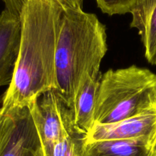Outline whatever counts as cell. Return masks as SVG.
Wrapping results in <instances>:
<instances>
[{
  "mask_svg": "<svg viewBox=\"0 0 156 156\" xmlns=\"http://www.w3.org/2000/svg\"><path fill=\"white\" fill-rule=\"evenodd\" d=\"M97 7L106 15H124L130 13L136 0H95Z\"/></svg>",
  "mask_w": 156,
  "mask_h": 156,
  "instance_id": "cell-12",
  "label": "cell"
},
{
  "mask_svg": "<svg viewBox=\"0 0 156 156\" xmlns=\"http://www.w3.org/2000/svg\"><path fill=\"white\" fill-rule=\"evenodd\" d=\"M64 6L59 0H27L19 15V50L0 110L28 108L41 94L56 90L55 53Z\"/></svg>",
  "mask_w": 156,
  "mask_h": 156,
  "instance_id": "cell-1",
  "label": "cell"
},
{
  "mask_svg": "<svg viewBox=\"0 0 156 156\" xmlns=\"http://www.w3.org/2000/svg\"><path fill=\"white\" fill-rule=\"evenodd\" d=\"M101 75H87L76 92L73 108L76 130L86 136L95 124V108Z\"/></svg>",
  "mask_w": 156,
  "mask_h": 156,
  "instance_id": "cell-9",
  "label": "cell"
},
{
  "mask_svg": "<svg viewBox=\"0 0 156 156\" xmlns=\"http://www.w3.org/2000/svg\"><path fill=\"white\" fill-rule=\"evenodd\" d=\"M154 86H155V88H156V79H155V82H154Z\"/></svg>",
  "mask_w": 156,
  "mask_h": 156,
  "instance_id": "cell-17",
  "label": "cell"
},
{
  "mask_svg": "<svg viewBox=\"0 0 156 156\" xmlns=\"http://www.w3.org/2000/svg\"><path fill=\"white\" fill-rule=\"evenodd\" d=\"M130 14V27L140 35L147 61L156 65V0H136Z\"/></svg>",
  "mask_w": 156,
  "mask_h": 156,
  "instance_id": "cell-8",
  "label": "cell"
},
{
  "mask_svg": "<svg viewBox=\"0 0 156 156\" xmlns=\"http://www.w3.org/2000/svg\"><path fill=\"white\" fill-rule=\"evenodd\" d=\"M28 108L42 150L69 136L80 134L75 128L73 110L56 90L43 93Z\"/></svg>",
  "mask_w": 156,
  "mask_h": 156,
  "instance_id": "cell-4",
  "label": "cell"
},
{
  "mask_svg": "<svg viewBox=\"0 0 156 156\" xmlns=\"http://www.w3.org/2000/svg\"><path fill=\"white\" fill-rule=\"evenodd\" d=\"M64 7L74 8V9H83L84 0H59Z\"/></svg>",
  "mask_w": 156,
  "mask_h": 156,
  "instance_id": "cell-15",
  "label": "cell"
},
{
  "mask_svg": "<svg viewBox=\"0 0 156 156\" xmlns=\"http://www.w3.org/2000/svg\"><path fill=\"white\" fill-rule=\"evenodd\" d=\"M81 156H156V148L131 140H84Z\"/></svg>",
  "mask_w": 156,
  "mask_h": 156,
  "instance_id": "cell-10",
  "label": "cell"
},
{
  "mask_svg": "<svg viewBox=\"0 0 156 156\" xmlns=\"http://www.w3.org/2000/svg\"><path fill=\"white\" fill-rule=\"evenodd\" d=\"M19 17L8 9L0 12V87L9 85L19 50Z\"/></svg>",
  "mask_w": 156,
  "mask_h": 156,
  "instance_id": "cell-6",
  "label": "cell"
},
{
  "mask_svg": "<svg viewBox=\"0 0 156 156\" xmlns=\"http://www.w3.org/2000/svg\"><path fill=\"white\" fill-rule=\"evenodd\" d=\"M106 40V26L96 15L64 7L55 53L56 91L72 110L84 78L100 74Z\"/></svg>",
  "mask_w": 156,
  "mask_h": 156,
  "instance_id": "cell-2",
  "label": "cell"
},
{
  "mask_svg": "<svg viewBox=\"0 0 156 156\" xmlns=\"http://www.w3.org/2000/svg\"><path fill=\"white\" fill-rule=\"evenodd\" d=\"M14 120L12 114H3L0 110V156H2L4 148L8 141L13 126Z\"/></svg>",
  "mask_w": 156,
  "mask_h": 156,
  "instance_id": "cell-13",
  "label": "cell"
},
{
  "mask_svg": "<svg viewBox=\"0 0 156 156\" xmlns=\"http://www.w3.org/2000/svg\"><path fill=\"white\" fill-rule=\"evenodd\" d=\"M30 156H44L41 147L40 148V149H38L37 151H35V152H34V153H32Z\"/></svg>",
  "mask_w": 156,
  "mask_h": 156,
  "instance_id": "cell-16",
  "label": "cell"
},
{
  "mask_svg": "<svg viewBox=\"0 0 156 156\" xmlns=\"http://www.w3.org/2000/svg\"><path fill=\"white\" fill-rule=\"evenodd\" d=\"M84 136L80 134L69 136L42 150L44 156H81Z\"/></svg>",
  "mask_w": 156,
  "mask_h": 156,
  "instance_id": "cell-11",
  "label": "cell"
},
{
  "mask_svg": "<svg viewBox=\"0 0 156 156\" xmlns=\"http://www.w3.org/2000/svg\"><path fill=\"white\" fill-rule=\"evenodd\" d=\"M155 79L149 69L135 65L106 72L99 79L95 123H116L155 108Z\"/></svg>",
  "mask_w": 156,
  "mask_h": 156,
  "instance_id": "cell-3",
  "label": "cell"
},
{
  "mask_svg": "<svg viewBox=\"0 0 156 156\" xmlns=\"http://www.w3.org/2000/svg\"><path fill=\"white\" fill-rule=\"evenodd\" d=\"M107 140L140 142L156 148V107L116 123H95L84 139L85 142Z\"/></svg>",
  "mask_w": 156,
  "mask_h": 156,
  "instance_id": "cell-5",
  "label": "cell"
},
{
  "mask_svg": "<svg viewBox=\"0 0 156 156\" xmlns=\"http://www.w3.org/2000/svg\"><path fill=\"white\" fill-rule=\"evenodd\" d=\"M5 3V9H8L19 17L23 5L27 0H2Z\"/></svg>",
  "mask_w": 156,
  "mask_h": 156,
  "instance_id": "cell-14",
  "label": "cell"
},
{
  "mask_svg": "<svg viewBox=\"0 0 156 156\" xmlns=\"http://www.w3.org/2000/svg\"><path fill=\"white\" fill-rule=\"evenodd\" d=\"M9 113L13 117L14 123L2 156H30L41 146L28 108Z\"/></svg>",
  "mask_w": 156,
  "mask_h": 156,
  "instance_id": "cell-7",
  "label": "cell"
}]
</instances>
